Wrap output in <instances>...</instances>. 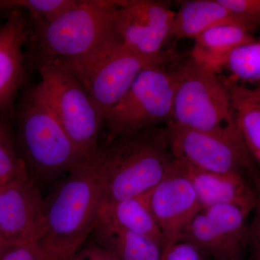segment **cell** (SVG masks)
<instances>
[{"instance_id": "1", "label": "cell", "mask_w": 260, "mask_h": 260, "mask_svg": "<svg viewBox=\"0 0 260 260\" xmlns=\"http://www.w3.org/2000/svg\"><path fill=\"white\" fill-rule=\"evenodd\" d=\"M101 205L98 153L77 164L44 200L34 244L49 260L74 259L96 225Z\"/></svg>"}, {"instance_id": "2", "label": "cell", "mask_w": 260, "mask_h": 260, "mask_svg": "<svg viewBox=\"0 0 260 260\" xmlns=\"http://www.w3.org/2000/svg\"><path fill=\"white\" fill-rule=\"evenodd\" d=\"M109 143L99 151L101 208L148 192L172 170L174 158L165 130H147Z\"/></svg>"}, {"instance_id": "3", "label": "cell", "mask_w": 260, "mask_h": 260, "mask_svg": "<svg viewBox=\"0 0 260 260\" xmlns=\"http://www.w3.org/2000/svg\"><path fill=\"white\" fill-rule=\"evenodd\" d=\"M118 3L75 0L73 5L56 18L34 22L32 37L39 64L79 59L117 39L114 23Z\"/></svg>"}, {"instance_id": "4", "label": "cell", "mask_w": 260, "mask_h": 260, "mask_svg": "<svg viewBox=\"0 0 260 260\" xmlns=\"http://www.w3.org/2000/svg\"><path fill=\"white\" fill-rule=\"evenodd\" d=\"M18 124L19 149L38 184L55 180L83 160L37 85L23 101Z\"/></svg>"}, {"instance_id": "5", "label": "cell", "mask_w": 260, "mask_h": 260, "mask_svg": "<svg viewBox=\"0 0 260 260\" xmlns=\"http://www.w3.org/2000/svg\"><path fill=\"white\" fill-rule=\"evenodd\" d=\"M174 71L175 93L168 124L218 135L239 133L230 91L218 74L192 59Z\"/></svg>"}, {"instance_id": "6", "label": "cell", "mask_w": 260, "mask_h": 260, "mask_svg": "<svg viewBox=\"0 0 260 260\" xmlns=\"http://www.w3.org/2000/svg\"><path fill=\"white\" fill-rule=\"evenodd\" d=\"M167 60L140 55L114 39L79 59L51 63L60 65L78 80L104 119L143 70Z\"/></svg>"}, {"instance_id": "7", "label": "cell", "mask_w": 260, "mask_h": 260, "mask_svg": "<svg viewBox=\"0 0 260 260\" xmlns=\"http://www.w3.org/2000/svg\"><path fill=\"white\" fill-rule=\"evenodd\" d=\"M37 86L82 160L99 153V135L104 118L78 80L60 65L39 64Z\"/></svg>"}, {"instance_id": "8", "label": "cell", "mask_w": 260, "mask_h": 260, "mask_svg": "<svg viewBox=\"0 0 260 260\" xmlns=\"http://www.w3.org/2000/svg\"><path fill=\"white\" fill-rule=\"evenodd\" d=\"M164 64L143 70L125 95L104 116L108 141L152 129L172 120L176 74Z\"/></svg>"}, {"instance_id": "9", "label": "cell", "mask_w": 260, "mask_h": 260, "mask_svg": "<svg viewBox=\"0 0 260 260\" xmlns=\"http://www.w3.org/2000/svg\"><path fill=\"white\" fill-rule=\"evenodd\" d=\"M165 131L174 158L205 172L242 177L260 197V172L240 132L218 135L172 124Z\"/></svg>"}, {"instance_id": "10", "label": "cell", "mask_w": 260, "mask_h": 260, "mask_svg": "<svg viewBox=\"0 0 260 260\" xmlns=\"http://www.w3.org/2000/svg\"><path fill=\"white\" fill-rule=\"evenodd\" d=\"M174 15L175 12L162 2L119 1L114 13L116 39L140 55L167 59L162 48L172 37Z\"/></svg>"}, {"instance_id": "11", "label": "cell", "mask_w": 260, "mask_h": 260, "mask_svg": "<svg viewBox=\"0 0 260 260\" xmlns=\"http://www.w3.org/2000/svg\"><path fill=\"white\" fill-rule=\"evenodd\" d=\"M44 200L27 167L0 185V232L7 246L35 242Z\"/></svg>"}, {"instance_id": "12", "label": "cell", "mask_w": 260, "mask_h": 260, "mask_svg": "<svg viewBox=\"0 0 260 260\" xmlns=\"http://www.w3.org/2000/svg\"><path fill=\"white\" fill-rule=\"evenodd\" d=\"M149 204L164 246L182 241L188 225L203 210L190 181L175 160L171 172L149 191Z\"/></svg>"}, {"instance_id": "13", "label": "cell", "mask_w": 260, "mask_h": 260, "mask_svg": "<svg viewBox=\"0 0 260 260\" xmlns=\"http://www.w3.org/2000/svg\"><path fill=\"white\" fill-rule=\"evenodd\" d=\"M25 13L9 12L0 27V114L11 109L23 84V47L28 40V23Z\"/></svg>"}, {"instance_id": "14", "label": "cell", "mask_w": 260, "mask_h": 260, "mask_svg": "<svg viewBox=\"0 0 260 260\" xmlns=\"http://www.w3.org/2000/svg\"><path fill=\"white\" fill-rule=\"evenodd\" d=\"M178 169L194 188L202 209L218 205H234L253 213L260 198L256 189L238 176L200 170L174 158Z\"/></svg>"}, {"instance_id": "15", "label": "cell", "mask_w": 260, "mask_h": 260, "mask_svg": "<svg viewBox=\"0 0 260 260\" xmlns=\"http://www.w3.org/2000/svg\"><path fill=\"white\" fill-rule=\"evenodd\" d=\"M250 29L238 24H221L194 39L191 59L218 74L228 56L237 48L254 40Z\"/></svg>"}, {"instance_id": "16", "label": "cell", "mask_w": 260, "mask_h": 260, "mask_svg": "<svg viewBox=\"0 0 260 260\" xmlns=\"http://www.w3.org/2000/svg\"><path fill=\"white\" fill-rule=\"evenodd\" d=\"M227 23L238 24L254 30L231 13L219 0L184 1L174 15L172 37L194 39L208 29Z\"/></svg>"}, {"instance_id": "17", "label": "cell", "mask_w": 260, "mask_h": 260, "mask_svg": "<svg viewBox=\"0 0 260 260\" xmlns=\"http://www.w3.org/2000/svg\"><path fill=\"white\" fill-rule=\"evenodd\" d=\"M149 191L103 207L99 212V220L150 238L164 249V238L149 204Z\"/></svg>"}, {"instance_id": "18", "label": "cell", "mask_w": 260, "mask_h": 260, "mask_svg": "<svg viewBox=\"0 0 260 260\" xmlns=\"http://www.w3.org/2000/svg\"><path fill=\"white\" fill-rule=\"evenodd\" d=\"M93 232L96 242L119 260H160L162 246L140 234L98 220Z\"/></svg>"}, {"instance_id": "19", "label": "cell", "mask_w": 260, "mask_h": 260, "mask_svg": "<svg viewBox=\"0 0 260 260\" xmlns=\"http://www.w3.org/2000/svg\"><path fill=\"white\" fill-rule=\"evenodd\" d=\"M225 83L232 96L239 132L260 172V104L250 96L247 88L231 80Z\"/></svg>"}, {"instance_id": "20", "label": "cell", "mask_w": 260, "mask_h": 260, "mask_svg": "<svg viewBox=\"0 0 260 260\" xmlns=\"http://www.w3.org/2000/svg\"><path fill=\"white\" fill-rule=\"evenodd\" d=\"M215 260H241L242 253L224 237L203 210L188 225L183 240Z\"/></svg>"}, {"instance_id": "21", "label": "cell", "mask_w": 260, "mask_h": 260, "mask_svg": "<svg viewBox=\"0 0 260 260\" xmlns=\"http://www.w3.org/2000/svg\"><path fill=\"white\" fill-rule=\"evenodd\" d=\"M229 242L241 253L249 244L251 212L234 205H214L202 210Z\"/></svg>"}, {"instance_id": "22", "label": "cell", "mask_w": 260, "mask_h": 260, "mask_svg": "<svg viewBox=\"0 0 260 260\" xmlns=\"http://www.w3.org/2000/svg\"><path fill=\"white\" fill-rule=\"evenodd\" d=\"M227 70L237 80L260 83V40L244 44L227 56L223 70Z\"/></svg>"}, {"instance_id": "23", "label": "cell", "mask_w": 260, "mask_h": 260, "mask_svg": "<svg viewBox=\"0 0 260 260\" xmlns=\"http://www.w3.org/2000/svg\"><path fill=\"white\" fill-rule=\"evenodd\" d=\"M75 0H0V11L28 13L34 22H44L56 18L70 8Z\"/></svg>"}, {"instance_id": "24", "label": "cell", "mask_w": 260, "mask_h": 260, "mask_svg": "<svg viewBox=\"0 0 260 260\" xmlns=\"http://www.w3.org/2000/svg\"><path fill=\"white\" fill-rule=\"evenodd\" d=\"M26 167L17 139L0 114V185Z\"/></svg>"}, {"instance_id": "25", "label": "cell", "mask_w": 260, "mask_h": 260, "mask_svg": "<svg viewBox=\"0 0 260 260\" xmlns=\"http://www.w3.org/2000/svg\"><path fill=\"white\" fill-rule=\"evenodd\" d=\"M231 13L251 28L260 25V0H219Z\"/></svg>"}, {"instance_id": "26", "label": "cell", "mask_w": 260, "mask_h": 260, "mask_svg": "<svg viewBox=\"0 0 260 260\" xmlns=\"http://www.w3.org/2000/svg\"><path fill=\"white\" fill-rule=\"evenodd\" d=\"M0 260H49L34 243L8 245L0 253Z\"/></svg>"}, {"instance_id": "27", "label": "cell", "mask_w": 260, "mask_h": 260, "mask_svg": "<svg viewBox=\"0 0 260 260\" xmlns=\"http://www.w3.org/2000/svg\"><path fill=\"white\" fill-rule=\"evenodd\" d=\"M160 260H203V256L192 244L181 241L164 246Z\"/></svg>"}, {"instance_id": "28", "label": "cell", "mask_w": 260, "mask_h": 260, "mask_svg": "<svg viewBox=\"0 0 260 260\" xmlns=\"http://www.w3.org/2000/svg\"><path fill=\"white\" fill-rule=\"evenodd\" d=\"M73 260H119L115 254L97 242L90 243L77 253Z\"/></svg>"}, {"instance_id": "29", "label": "cell", "mask_w": 260, "mask_h": 260, "mask_svg": "<svg viewBox=\"0 0 260 260\" xmlns=\"http://www.w3.org/2000/svg\"><path fill=\"white\" fill-rule=\"evenodd\" d=\"M253 213L254 217L249 225V244H254L260 253V198Z\"/></svg>"}, {"instance_id": "30", "label": "cell", "mask_w": 260, "mask_h": 260, "mask_svg": "<svg viewBox=\"0 0 260 260\" xmlns=\"http://www.w3.org/2000/svg\"><path fill=\"white\" fill-rule=\"evenodd\" d=\"M249 95L256 102H259L260 104V84L256 88L254 89L247 88Z\"/></svg>"}, {"instance_id": "31", "label": "cell", "mask_w": 260, "mask_h": 260, "mask_svg": "<svg viewBox=\"0 0 260 260\" xmlns=\"http://www.w3.org/2000/svg\"><path fill=\"white\" fill-rule=\"evenodd\" d=\"M6 246L7 245L6 244H5L4 239H3L1 232H0V253L3 251V249H4Z\"/></svg>"}]
</instances>
